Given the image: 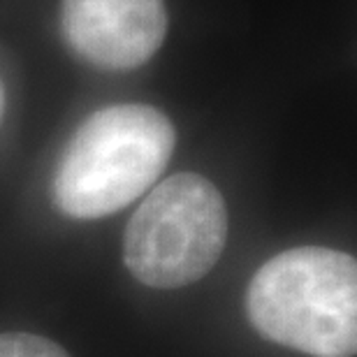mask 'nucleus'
I'll list each match as a JSON object with an SVG mask.
<instances>
[{
    "label": "nucleus",
    "instance_id": "obj_1",
    "mask_svg": "<svg viewBox=\"0 0 357 357\" xmlns=\"http://www.w3.org/2000/svg\"><path fill=\"white\" fill-rule=\"evenodd\" d=\"M262 337L311 357L357 353V265L344 251L299 246L265 262L246 290Z\"/></svg>",
    "mask_w": 357,
    "mask_h": 357
},
{
    "label": "nucleus",
    "instance_id": "obj_2",
    "mask_svg": "<svg viewBox=\"0 0 357 357\" xmlns=\"http://www.w3.org/2000/svg\"><path fill=\"white\" fill-rule=\"evenodd\" d=\"M174 144L172 121L155 107L114 105L91 114L56 167V204L82 220L121 211L158 181Z\"/></svg>",
    "mask_w": 357,
    "mask_h": 357
},
{
    "label": "nucleus",
    "instance_id": "obj_3",
    "mask_svg": "<svg viewBox=\"0 0 357 357\" xmlns=\"http://www.w3.org/2000/svg\"><path fill=\"white\" fill-rule=\"evenodd\" d=\"M227 239V209L209 178L178 172L132 213L123 237L128 271L149 288L172 290L213 269Z\"/></svg>",
    "mask_w": 357,
    "mask_h": 357
},
{
    "label": "nucleus",
    "instance_id": "obj_4",
    "mask_svg": "<svg viewBox=\"0 0 357 357\" xmlns=\"http://www.w3.org/2000/svg\"><path fill=\"white\" fill-rule=\"evenodd\" d=\"M61 31L68 47L91 66L132 70L162 47L165 0H63Z\"/></svg>",
    "mask_w": 357,
    "mask_h": 357
},
{
    "label": "nucleus",
    "instance_id": "obj_5",
    "mask_svg": "<svg viewBox=\"0 0 357 357\" xmlns=\"http://www.w3.org/2000/svg\"><path fill=\"white\" fill-rule=\"evenodd\" d=\"M0 357H70L52 339L35 334L10 332L0 334Z\"/></svg>",
    "mask_w": 357,
    "mask_h": 357
},
{
    "label": "nucleus",
    "instance_id": "obj_6",
    "mask_svg": "<svg viewBox=\"0 0 357 357\" xmlns=\"http://www.w3.org/2000/svg\"><path fill=\"white\" fill-rule=\"evenodd\" d=\"M3 107H5V96H3V84H0V116H3Z\"/></svg>",
    "mask_w": 357,
    "mask_h": 357
}]
</instances>
